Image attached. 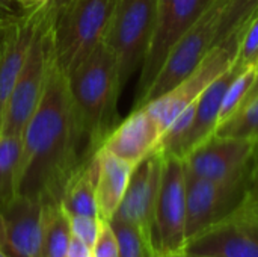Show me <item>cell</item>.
Returning a JSON list of instances; mask_svg holds the SVG:
<instances>
[{"mask_svg":"<svg viewBox=\"0 0 258 257\" xmlns=\"http://www.w3.org/2000/svg\"><path fill=\"white\" fill-rule=\"evenodd\" d=\"M258 58V12L248 23L237 52V62L243 65H257Z\"/></svg>","mask_w":258,"mask_h":257,"instance_id":"obj_25","label":"cell"},{"mask_svg":"<svg viewBox=\"0 0 258 257\" xmlns=\"http://www.w3.org/2000/svg\"><path fill=\"white\" fill-rule=\"evenodd\" d=\"M97 206L98 217L110 221L127 191L135 165L116 158L104 148L97 151Z\"/></svg>","mask_w":258,"mask_h":257,"instance_id":"obj_18","label":"cell"},{"mask_svg":"<svg viewBox=\"0 0 258 257\" xmlns=\"http://www.w3.org/2000/svg\"><path fill=\"white\" fill-rule=\"evenodd\" d=\"M53 65V23L45 14L36 29L27 59L5 105L0 120V136L23 135L29 120L39 106Z\"/></svg>","mask_w":258,"mask_h":257,"instance_id":"obj_4","label":"cell"},{"mask_svg":"<svg viewBox=\"0 0 258 257\" xmlns=\"http://www.w3.org/2000/svg\"><path fill=\"white\" fill-rule=\"evenodd\" d=\"M21 147V135L0 136V212L18 195L17 176Z\"/></svg>","mask_w":258,"mask_h":257,"instance_id":"obj_21","label":"cell"},{"mask_svg":"<svg viewBox=\"0 0 258 257\" xmlns=\"http://www.w3.org/2000/svg\"><path fill=\"white\" fill-rule=\"evenodd\" d=\"M210 3L212 0H157L154 30L141 68L135 105L147 94L174 45L197 23Z\"/></svg>","mask_w":258,"mask_h":257,"instance_id":"obj_9","label":"cell"},{"mask_svg":"<svg viewBox=\"0 0 258 257\" xmlns=\"http://www.w3.org/2000/svg\"><path fill=\"white\" fill-rule=\"evenodd\" d=\"M154 242L159 256L168 257L184 251L186 170L184 161L177 156L163 158V170L154 212Z\"/></svg>","mask_w":258,"mask_h":257,"instance_id":"obj_10","label":"cell"},{"mask_svg":"<svg viewBox=\"0 0 258 257\" xmlns=\"http://www.w3.org/2000/svg\"><path fill=\"white\" fill-rule=\"evenodd\" d=\"M225 3L227 0H212L197 23L174 45L147 94L141 101L133 105V109H139L160 98L183 82L200 65L206 55L213 48L219 18Z\"/></svg>","mask_w":258,"mask_h":257,"instance_id":"obj_7","label":"cell"},{"mask_svg":"<svg viewBox=\"0 0 258 257\" xmlns=\"http://www.w3.org/2000/svg\"><path fill=\"white\" fill-rule=\"evenodd\" d=\"M157 0H118L103 42L116 59L119 86L145 61L156 21Z\"/></svg>","mask_w":258,"mask_h":257,"instance_id":"obj_5","label":"cell"},{"mask_svg":"<svg viewBox=\"0 0 258 257\" xmlns=\"http://www.w3.org/2000/svg\"><path fill=\"white\" fill-rule=\"evenodd\" d=\"M2 215L5 221V250L12 257H41L45 203L17 195Z\"/></svg>","mask_w":258,"mask_h":257,"instance_id":"obj_15","label":"cell"},{"mask_svg":"<svg viewBox=\"0 0 258 257\" xmlns=\"http://www.w3.org/2000/svg\"><path fill=\"white\" fill-rule=\"evenodd\" d=\"M243 68H246V65L236 61L200 95L192 127L187 132L181 144L178 158L184 159L194 148H197L200 144H203L206 139H209L215 133L218 121H219V112H221L224 95L228 86L231 85V82Z\"/></svg>","mask_w":258,"mask_h":257,"instance_id":"obj_17","label":"cell"},{"mask_svg":"<svg viewBox=\"0 0 258 257\" xmlns=\"http://www.w3.org/2000/svg\"><path fill=\"white\" fill-rule=\"evenodd\" d=\"M68 85L89 150L95 155L119 123L116 105L122 91L116 59L104 42L68 76Z\"/></svg>","mask_w":258,"mask_h":257,"instance_id":"obj_2","label":"cell"},{"mask_svg":"<svg viewBox=\"0 0 258 257\" xmlns=\"http://www.w3.org/2000/svg\"><path fill=\"white\" fill-rule=\"evenodd\" d=\"M213 135L258 141V95L228 120L218 124Z\"/></svg>","mask_w":258,"mask_h":257,"instance_id":"obj_23","label":"cell"},{"mask_svg":"<svg viewBox=\"0 0 258 257\" xmlns=\"http://www.w3.org/2000/svg\"><path fill=\"white\" fill-rule=\"evenodd\" d=\"M94 257H119V247L116 235L110 226V221L101 220L100 232L92 247Z\"/></svg>","mask_w":258,"mask_h":257,"instance_id":"obj_27","label":"cell"},{"mask_svg":"<svg viewBox=\"0 0 258 257\" xmlns=\"http://www.w3.org/2000/svg\"><path fill=\"white\" fill-rule=\"evenodd\" d=\"M0 257H12L3 247H0Z\"/></svg>","mask_w":258,"mask_h":257,"instance_id":"obj_34","label":"cell"},{"mask_svg":"<svg viewBox=\"0 0 258 257\" xmlns=\"http://www.w3.org/2000/svg\"><path fill=\"white\" fill-rule=\"evenodd\" d=\"M243 32L245 29L234 33L219 45H215L183 82H180L174 89H171L160 98L145 105V108L157 121L162 130V136L174 123V120L189 105L197 101L200 95L236 62Z\"/></svg>","mask_w":258,"mask_h":257,"instance_id":"obj_8","label":"cell"},{"mask_svg":"<svg viewBox=\"0 0 258 257\" xmlns=\"http://www.w3.org/2000/svg\"><path fill=\"white\" fill-rule=\"evenodd\" d=\"M163 158L165 156L159 148L135 165L124 198L113 217L133 224L139 230L148 256H159L154 242V212L160 188Z\"/></svg>","mask_w":258,"mask_h":257,"instance_id":"obj_11","label":"cell"},{"mask_svg":"<svg viewBox=\"0 0 258 257\" xmlns=\"http://www.w3.org/2000/svg\"><path fill=\"white\" fill-rule=\"evenodd\" d=\"M24 12L15 0H0V21Z\"/></svg>","mask_w":258,"mask_h":257,"instance_id":"obj_30","label":"cell"},{"mask_svg":"<svg viewBox=\"0 0 258 257\" xmlns=\"http://www.w3.org/2000/svg\"><path fill=\"white\" fill-rule=\"evenodd\" d=\"M160 141L162 130L157 121L150 111L142 106L133 109L125 120L118 123L101 148L132 165H138L160 148Z\"/></svg>","mask_w":258,"mask_h":257,"instance_id":"obj_16","label":"cell"},{"mask_svg":"<svg viewBox=\"0 0 258 257\" xmlns=\"http://www.w3.org/2000/svg\"><path fill=\"white\" fill-rule=\"evenodd\" d=\"M148 257H163V256H148Z\"/></svg>","mask_w":258,"mask_h":257,"instance_id":"obj_35","label":"cell"},{"mask_svg":"<svg viewBox=\"0 0 258 257\" xmlns=\"http://www.w3.org/2000/svg\"><path fill=\"white\" fill-rule=\"evenodd\" d=\"M97 173H98V162L95 153V156L74 176V179L70 182V185L63 192L60 206L65 209L68 215L98 217Z\"/></svg>","mask_w":258,"mask_h":257,"instance_id":"obj_19","label":"cell"},{"mask_svg":"<svg viewBox=\"0 0 258 257\" xmlns=\"http://www.w3.org/2000/svg\"><path fill=\"white\" fill-rule=\"evenodd\" d=\"M118 0H71L53 24L54 62L68 77L106 35Z\"/></svg>","mask_w":258,"mask_h":257,"instance_id":"obj_3","label":"cell"},{"mask_svg":"<svg viewBox=\"0 0 258 257\" xmlns=\"http://www.w3.org/2000/svg\"><path fill=\"white\" fill-rule=\"evenodd\" d=\"M101 218L98 217H88V215H70V226L73 236L83 241L91 248L95 244V239L100 232Z\"/></svg>","mask_w":258,"mask_h":257,"instance_id":"obj_26","label":"cell"},{"mask_svg":"<svg viewBox=\"0 0 258 257\" xmlns=\"http://www.w3.org/2000/svg\"><path fill=\"white\" fill-rule=\"evenodd\" d=\"M67 257H94L92 256V248L89 245H86L83 241H80L79 238L73 236L71 242H70V248H68V254Z\"/></svg>","mask_w":258,"mask_h":257,"instance_id":"obj_29","label":"cell"},{"mask_svg":"<svg viewBox=\"0 0 258 257\" xmlns=\"http://www.w3.org/2000/svg\"><path fill=\"white\" fill-rule=\"evenodd\" d=\"M110 226L118 239L119 257H148L145 242L133 224L119 218H112Z\"/></svg>","mask_w":258,"mask_h":257,"instance_id":"obj_24","label":"cell"},{"mask_svg":"<svg viewBox=\"0 0 258 257\" xmlns=\"http://www.w3.org/2000/svg\"><path fill=\"white\" fill-rule=\"evenodd\" d=\"M47 6L24 11L0 21V120L14 83L27 59L33 36Z\"/></svg>","mask_w":258,"mask_h":257,"instance_id":"obj_13","label":"cell"},{"mask_svg":"<svg viewBox=\"0 0 258 257\" xmlns=\"http://www.w3.org/2000/svg\"><path fill=\"white\" fill-rule=\"evenodd\" d=\"M71 0H50L47 5V17L50 18V21L54 24L57 15L62 12V9L70 3Z\"/></svg>","mask_w":258,"mask_h":257,"instance_id":"obj_31","label":"cell"},{"mask_svg":"<svg viewBox=\"0 0 258 257\" xmlns=\"http://www.w3.org/2000/svg\"><path fill=\"white\" fill-rule=\"evenodd\" d=\"M0 247L5 248V221L2 212H0Z\"/></svg>","mask_w":258,"mask_h":257,"instance_id":"obj_33","label":"cell"},{"mask_svg":"<svg viewBox=\"0 0 258 257\" xmlns=\"http://www.w3.org/2000/svg\"><path fill=\"white\" fill-rule=\"evenodd\" d=\"M252 170L254 164L225 180L201 179L186 171V242L231 215L245 201L254 189Z\"/></svg>","mask_w":258,"mask_h":257,"instance_id":"obj_6","label":"cell"},{"mask_svg":"<svg viewBox=\"0 0 258 257\" xmlns=\"http://www.w3.org/2000/svg\"><path fill=\"white\" fill-rule=\"evenodd\" d=\"M18 195L59 204L74 176L95 156L82 130L68 77L53 65L38 109L23 135Z\"/></svg>","mask_w":258,"mask_h":257,"instance_id":"obj_1","label":"cell"},{"mask_svg":"<svg viewBox=\"0 0 258 257\" xmlns=\"http://www.w3.org/2000/svg\"><path fill=\"white\" fill-rule=\"evenodd\" d=\"M15 2L23 11H32V9L45 8L50 0H15Z\"/></svg>","mask_w":258,"mask_h":257,"instance_id":"obj_32","label":"cell"},{"mask_svg":"<svg viewBox=\"0 0 258 257\" xmlns=\"http://www.w3.org/2000/svg\"><path fill=\"white\" fill-rule=\"evenodd\" d=\"M233 214L237 215L239 218L258 224V192L252 189L245 198V201Z\"/></svg>","mask_w":258,"mask_h":257,"instance_id":"obj_28","label":"cell"},{"mask_svg":"<svg viewBox=\"0 0 258 257\" xmlns=\"http://www.w3.org/2000/svg\"><path fill=\"white\" fill-rule=\"evenodd\" d=\"M258 141L212 135L183 161L186 171L209 180H225L246 171L254 164Z\"/></svg>","mask_w":258,"mask_h":257,"instance_id":"obj_12","label":"cell"},{"mask_svg":"<svg viewBox=\"0 0 258 257\" xmlns=\"http://www.w3.org/2000/svg\"><path fill=\"white\" fill-rule=\"evenodd\" d=\"M187 257H258V224L231 214L190 238Z\"/></svg>","mask_w":258,"mask_h":257,"instance_id":"obj_14","label":"cell"},{"mask_svg":"<svg viewBox=\"0 0 258 257\" xmlns=\"http://www.w3.org/2000/svg\"><path fill=\"white\" fill-rule=\"evenodd\" d=\"M258 12V0H227L215 38V45H219L234 33L246 29L248 23Z\"/></svg>","mask_w":258,"mask_h":257,"instance_id":"obj_22","label":"cell"},{"mask_svg":"<svg viewBox=\"0 0 258 257\" xmlns=\"http://www.w3.org/2000/svg\"><path fill=\"white\" fill-rule=\"evenodd\" d=\"M257 65H258V58H257Z\"/></svg>","mask_w":258,"mask_h":257,"instance_id":"obj_36","label":"cell"},{"mask_svg":"<svg viewBox=\"0 0 258 257\" xmlns=\"http://www.w3.org/2000/svg\"><path fill=\"white\" fill-rule=\"evenodd\" d=\"M73 233L70 215L59 204H45V227L41 257H67Z\"/></svg>","mask_w":258,"mask_h":257,"instance_id":"obj_20","label":"cell"}]
</instances>
